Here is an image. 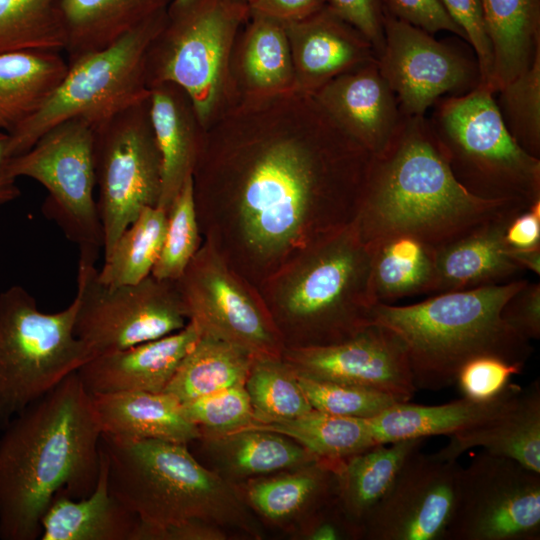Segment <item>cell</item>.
<instances>
[{
    "label": "cell",
    "mask_w": 540,
    "mask_h": 540,
    "mask_svg": "<svg viewBox=\"0 0 540 540\" xmlns=\"http://www.w3.org/2000/svg\"><path fill=\"white\" fill-rule=\"evenodd\" d=\"M102 431L77 372L17 414L0 436V539L36 540L63 493L89 495L98 479Z\"/></svg>",
    "instance_id": "obj_1"
},
{
    "label": "cell",
    "mask_w": 540,
    "mask_h": 540,
    "mask_svg": "<svg viewBox=\"0 0 540 540\" xmlns=\"http://www.w3.org/2000/svg\"><path fill=\"white\" fill-rule=\"evenodd\" d=\"M522 205L468 192L454 177L425 116H406L392 143L372 158L353 225L371 249L409 235L438 249Z\"/></svg>",
    "instance_id": "obj_2"
},
{
    "label": "cell",
    "mask_w": 540,
    "mask_h": 540,
    "mask_svg": "<svg viewBox=\"0 0 540 540\" xmlns=\"http://www.w3.org/2000/svg\"><path fill=\"white\" fill-rule=\"evenodd\" d=\"M528 280L442 292L422 302H378L372 324L402 341L418 389L439 391L456 383L470 360L491 356L524 368L533 348L502 318L505 303Z\"/></svg>",
    "instance_id": "obj_3"
},
{
    "label": "cell",
    "mask_w": 540,
    "mask_h": 540,
    "mask_svg": "<svg viewBox=\"0 0 540 540\" xmlns=\"http://www.w3.org/2000/svg\"><path fill=\"white\" fill-rule=\"evenodd\" d=\"M100 446L110 492L140 524L202 521L262 537L237 484L200 464L187 444L102 435Z\"/></svg>",
    "instance_id": "obj_4"
},
{
    "label": "cell",
    "mask_w": 540,
    "mask_h": 540,
    "mask_svg": "<svg viewBox=\"0 0 540 540\" xmlns=\"http://www.w3.org/2000/svg\"><path fill=\"white\" fill-rule=\"evenodd\" d=\"M371 260L372 249L353 222L308 246L276 294L279 314L301 340L296 347L340 343L372 324L379 301L372 289Z\"/></svg>",
    "instance_id": "obj_5"
},
{
    "label": "cell",
    "mask_w": 540,
    "mask_h": 540,
    "mask_svg": "<svg viewBox=\"0 0 540 540\" xmlns=\"http://www.w3.org/2000/svg\"><path fill=\"white\" fill-rule=\"evenodd\" d=\"M428 120L454 177L468 192L527 208L540 200V159L511 137L490 89L477 86L440 98Z\"/></svg>",
    "instance_id": "obj_6"
},
{
    "label": "cell",
    "mask_w": 540,
    "mask_h": 540,
    "mask_svg": "<svg viewBox=\"0 0 540 540\" xmlns=\"http://www.w3.org/2000/svg\"><path fill=\"white\" fill-rule=\"evenodd\" d=\"M76 311L75 298L45 313L20 285L0 293V429L92 357L74 333Z\"/></svg>",
    "instance_id": "obj_7"
},
{
    "label": "cell",
    "mask_w": 540,
    "mask_h": 540,
    "mask_svg": "<svg viewBox=\"0 0 540 540\" xmlns=\"http://www.w3.org/2000/svg\"><path fill=\"white\" fill-rule=\"evenodd\" d=\"M248 14L246 0H172L146 51L148 88L178 86L205 126L222 95L231 43Z\"/></svg>",
    "instance_id": "obj_8"
},
{
    "label": "cell",
    "mask_w": 540,
    "mask_h": 540,
    "mask_svg": "<svg viewBox=\"0 0 540 540\" xmlns=\"http://www.w3.org/2000/svg\"><path fill=\"white\" fill-rule=\"evenodd\" d=\"M165 11L148 19L111 45L68 61V70L40 110L10 136L12 156L29 150L53 126L80 118L93 129L148 98L147 48L161 29Z\"/></svg>",
    "instance_id": "obj_9"
},
{
    "label": "cell",
    "mask_w": 540,
    "mask_h": 540,
    "mask_svg": "<svg viewBox=\"0 0 540 540\" xmlns=\"http://www.w3.org/2000/svg\"><path fill=\"white\" fill-rule=\"evenodd\" d=\"M9 168L16 178L28 177L46 188L43 215L78 247L79 262L95 264L104 232L94 197L93 127L80 118L63 121L12 157Z\"/></svg>",
    "instance_id": "obj_10"
},
{
    "label": "cell",
    "mask_w": 540,
    "mask_h": 540,
    "mask_svg": "<svg viewBox=\"0 0 540 540\" xmlns=\"http://www.w3.org/2000/svg\"><path fill=\"white\" fill-rule=\"evenodd\" d=\"M75 299L74 333L92 357L166 336L189 322L176 283L152 275L108 285L95 264L79 262Z\"/></svg>",
    "instance_id": "obj_11"
},
{
    "label": "cell",
    "mask_w": 540,
    "mask_h": 540,
    "mask_svg": "<svg viewBox=\"0 0 540 540\" xmlns=\"http://www.w3.org/2000/svg\"><path fill=\"white\" fill-rule=\"evenodd\" d=\"M97 208L104 255L161 193V158L151 127L149 96L94 129Z\"/></svg>",
    "instance_id": "obj_12"
},
{
    "label": "cell",
    "mask_w": 540,
    "mask_h": 540,
    "mask_svg": "<svg viewBox=\"0 0 540 540\" xmlns=\"http://www.w3.org/2000/svg\"><path fill=\"white\" fill-rule=\"evenodd\" d=\"M540 473L487 451L462 467L443 540H539Z\"/></svg>",
    "instance_id": "obj_13"
},
{
    "label": "cell",
    "mask_w": 540,
    "mask_h": 540,
    "mask_svg": "<svg viewBox=\"0 0 540 540\" xmlns=\"http://www.w3.org/2000/svg\"><path fill=\"white\" fill-rule=\"evenodd\" d=\"M175 283L188 321L200 335L226 341L254 358H282L277 325L212 245L197 251Z\"/></svg>",
    "instance_id": "obj_14"
},
{
    "label": "cell",
    "mask_w": 540,
    "mask_h": 540,
    "mask_svg": "<svg viewBox=\"0 0 540 540\" xmlns=\"http://www.w3.org/2000/svg\"><path fill=\"white\" fill-rule=\"evenodd\" d=\"M383 26L385 42L378 65L404 116H425L443 96L463 95L478 86L477 61L454 46L389 12Z\"/></svg>",
    "instance_id": "obj_15"
},
{
    "label": "cell",
    "mask_w": 540,
    "mask_h": 540,
    "mask_svg": "<svg viewBox=\"0 0 540 540\" xmlns=\"http://www.w3.org/2000/svg\"><path fill=\"white\" fill-rule=\"evenodd\" d=\"M462 466L413 452L364 524L363 539L443 540Z\"/></svg>",
    "instance_id": "obj_16"
},
{
    "label": "cell",
    "mask_w": 540,
    "mask_h": 540,
    "mask_svg": "<svg viewBox=\"0 0 540 540\" xmlns=\"http://www.w3.org/2000/svg\"><path fill=\"white\" fill-rule=\"evenodd\" d=\"M282 359L304 376L377 390L399 402L417 391L402 341L378 324L340 343L287 348Z\"/></svg>",
    "instance_id": "obj_17"
},
{
    "label": "cell",
    "mask_w": 540,
    "mask_h": 540,
    "mask_svg": "<svg viewBox=\"0 0 540 540\" xmlns=\"http://www.w3.org/2000/svg\"><path fill=\"white\" fill-rule=\"evenodd\" d=\"M314 94L336 124L373 156L388 148L406 117L377 59L336 76Z\"/></svg>",
    "instance_id": "obj_18"
},
{
    "label": "cell",
    "mask_w": 540,
    "mask_h": 540,
    "mask_svg": "<svg viewBox=\"0 0 540 540\" xmlns=\"http://www.w3.org/2000/svg\"><path fill=\"white\" fill-rule=\"evenodd\" d=\"M200 333L192 322L179 331L95 355L76 372L90 395L164 392Z\"/></svg>",
    "instance_id": "obj_19"
},
{
    "label": "cell",
    "mask_w": 540,
    "mask_h": 540,
    "mask_svg": "<svg viewBox=\"0 0 540 540\" xmlns=\"http://www.w3.org/2000/svg\"><path fill=\"white\" fill-rule=\"evenodd\" d=\"M284 24L298 88L314 92L336 76L377 59L372 44L326 6Z\"/></svg>",
    "instance_id": "obj_20"
},
{
    "label": "cell",
    "mask_w": 540,
    "mask_h": 540,
    "mask_svg": "<svg viewBox=\"0 0 540 540\" xmlns=\"http://www.w3.org/2000/svg\"><path fill=\"white\" fill-rule=\"evenodd\" d=\"M483 447L491 454L513 459L540 473V384L516 386L503 405L489 416L450 435L435 454L457 460L466 450Z\"/></svg>",
    "instance_id": "obj_21"
},
{
    "label": "cell",
    "mask_w": 540,
    "mask_h": 540,
    "mask_svg": "<svg viewBox=\"0 0 540 540\" xmlns=\"http://www.w3.org/2000/svg\"><path fill=\"white\" fill-rule=\"evenodd\" d=\"M527 209L515 208L435 250L431 292L466 290L505 283L523 269L511 258L505 231L511 219Z\"/></svg>",
    "instance_id": "obj_22"
},
{
    "label": "cell",
    "mask_w": 540,
    "mask_h": 540,
    "mask_svg": "<svg viewBox=\"0 0 540 540\" xmlns=\"http://www.w3.org/2000/svg\"><path fill=\"white\" fill-rule=\"evenodd\" d=\"M102 435L123 440L158 439L187 444L201 432L182 403L166 392L91 395Z\"/></svg>",
    "instance_id": "obj_23"
},
{
    "label": "cell",
    "mask_w": 540,
    "mask_h": 540,
    "mask_svg": "<svg viewBox=\"0 0 540 540\" xmlns=\"http://www.w3.org/2000/svg\"><path fill=\"white\" fill-rule=\"evenodd\" d=\"M198 440L214 465L213 471L235 484L321 459L284 435L254 428L201 432Z\"/></svg>",
    "instance_id": "obj_24"
},
{
    "label": "cell",
    "mask_w": 540,
    "mask_h": 540,
    "mask_svg": "<svg viewBox=\"0 0 540 540\" xmlns=\"http://www.w3.org/2000/svg\"><path fill=\"white\" fill-rule=\"evenodd\" d=\"M149 114L161 158L158 206L168 211L185 180L193 175L200 124L186 93L170 83L150 88Z\"/></svg>",
    "instance_id": "obj_25"
},
{
    "label": "cell",
    "mask_w": 540,
    "mask_h": 540,
    "mask_svg": "<svg viewBox=\"0 0 540 540\" xmlns=\"http://www.w3.org/2000/svg\"><path fill=\"white\" fill-rule=\"evenodd\" d=\"M341 460L318 459L308 465L238 483L251 509L281 524L312 515L335 497V473Z\"/></svg>",
    "instance_id": "obj_26"
},
{
    "label": "cell",
    "mask_w": 540,
    "mask_h": 540,
    "mask_svg": "<svg viewBox=\"0 0 540 540\" xmlns=\"http://www.w3.org/2000/svg\"><path fill=\"white\" fill-rule=\"evenodd\" d=\"M137 523V517L109 490L100 446V469L93 491L79 499L59 493L42 518L40 539L132 540Z\"/></svg>",
    "instance_id": "obj_27"
},
{
    "label": "cell",
    "mask_w": 540,
    "mask_h": 540,
    "mask_svg": "<svg viewBox=\"0 0 540 540\" xmlns=\"http://www.w3.org/2000/svg\"><path fill=\"white\" fill-rule=\"evenodd\" d=\"M423 438L377 444L342 459L335 473V499L346 516L363 530L390 489L405 460L421 449Z\"/></svg>",
    "instance_id": "obj_28"
},
{
    "label": "cell",
    "mask_w": 540,
    "mask_h": 540,
    "mask_svg": "<svg viewBox=\"0 0 540 540\" xmlns=\"http://www.w3.org/2000/svg\"><path fill=\"white\" fill-rule=\"evenodd\" d=\"M67 70L68 62L59 51L0 54V129L9 134L36 114Z\"/></svg>",
    "instance_id": "obj_29"
},
{
    "label": "cell",
    "mask_w": 540,
    "mask_h": 540,
    "mask_svg": "<svg viewBox=\"0 0 540 540\" xmlns=\"http://www.w3.org/2000/svg\"><path fill=\"white\" fill-rule=\"evenodd\" d=\"M172 0H61L60 12L72 60L117 41L165 11ZM68 60V61H69Z\"/></svg>",
    "instance_id": "obj_30"
},
{
    "label": "cell",
    "mask_w": 540,
    "mask_h": 540,
    "mask_svg": "<svg viewBox=\"0 0 540 540\" xmlns=\"http://www.w3.org/2000/svg\"><path fill=\"white\" fill-rule=\"evenodd\" d=\"M510 383L497 397L477 401L461 399L441 405L397 402L381 414L365 419L377 444L434 435H451L499 409L515 390Z\"/></svg>",
    "instance_id": "obj_31"
},
{
    "label": "cell",
    "mask_w": 540,
    "mask_h": 540,
    "mask_svg": "<svg viewBox=\"0 0 540 540\" xmlns=\"http://www.w3.org/2000/svg\"><path fill=\"white\" fill-rule=\"evenodd\" d=\"M493 51L494 94L526 71L540 52L539 0H481Z\"/></svg>",
    "instance_id": "obj_32"
},
{
    "label": "cell",
    "mask_w": 540,
    "mask_h": 540,
    "mask_svg": "<svg viewBox=\"0 0 540 540\" xmlns=\"http://www.w3.org/2000/svg\"><path fill=\"white\" fill-rule=\"evenodd\" d=\"M254 357L226 341L200 335L164 392L181 403L234 386H244Z\"/></svg>",
    "instance_id": "obj_33"
},
{
    "label": "cell",
    "mask_w": 540,
    "mask_h": 540,
    "mask_svg": "<svg viewBox=\"0 0 540 540\" xmlns=\"http://www.w3.org/2000/svg\"><path fill=\"white\" fill-rule=\"evenodd\" d=\"M435 250L409 235L391 237L372 248L371 283L379 302L430 293Z\"/></svg>",
    "instance_id": "obj_34"
},
{
    "label": "cell",
    "mask_w": 540,
    "mask_h": 540,
    "mask_svg": "<svg viewBox=\"0 0 540 540\" xmlns=\"http://www.w3.org/2000/svg\"><path fill=\"white\" fill-rule=\"evenodd\" d=\"M242 428L284 435L317 457L329 460H342L377 445L365 419L336 416L314 409L293 419L252 422Z\"/></svg>",
    "instance_id": "obj_35"
},
{
    "label": "cell",
    "mask_w": 540,
    "mask_h": 540,
    "mask_svg": "<svg viewBox=\"0 0 540 540\" xmlns=\"http://www.w3.org/2000/svg\"><path fill=\"white\" fill-rule=\"evenodd\" d=\"M166 226V210L158 205L144 208L104 255L100 280L117 286L135 284L151 275Z\"/></svg>",
    "instance_id": "obj_36"
},
{
    "label": "cell",
    "mask_w": 540,
    "mask_h": 540,
    "mask_svg": "<svg viewBox=\"0 0 540 540\" xmlns=\"http://www.w3.org/2000/svg\"><path fill=\"white\" fill-rule=\"evenodd\" d=\"M252 16L241 60L246 83L262 95L294 87V66L285 24L262 15Z\"/></svg>",
    "instance_id": "obj_37"
},
{
    "label": "cell",
    "mask_w": 540,
    "mask_h": 540,
    "mask_svg": "<svg viewBox=\"0 0 540 540\" xmlns=\"http://www.w3.org/2000/svg\"><path fill=\"white\" fill-rule=\"evenodd\" d=\"M61 0H0V54L65 50Z\"/></svg>",
    "instance_id": "obj_38"
},
{
    "label": "cell",
    "mask_w": 540,
    "mask_h": 540,
    "mask_svg": "<svg viewBox=\"0 0 540 540\" xmlns=\"http://www.w3.org/2000/svg\"><path fill=\"white\" fill-rule=\"evenodd\" d=\"M244 387L253 422L289 420L313 410L293 369L282 358H255Z\"/></svg>",
    "instance_id": "obj_39"
},
{
    "label": "cell",
    "mask_w": 540,
    "mask_h": 540,
    "mask_svg": "<svg viewBox=\"0 0 540 540\" xmlns=\"http://www.w3.org/2000/svg\"><path fill=\"white\" fill-rule=\"evenodd\" d=\"M199 250V227L193 175L182 185L167 211L163 244L151 275L176 282Z\"/></svg>",
    "instance_id": "obj_40"
},
{
    "label": "cell",
    "mask_w": 540,
    "mask_h": 540,
    "mask_svg": "<svg viewBox=\"0 0 540 540\" xmlns=\"http://www.w3.org/2000/svg\"><path fill=\"white\" fill-rule=\"evenodd\" d=\"M496 94L498 110L511 137L525 152L540 159V52L530 68Z\"/></svg>",
    "instance_id": "obj_41"
},
{
    "label": "cell",
    "mask_w": 540,
    "mask_h": 540,
    "mask_svg": "<svg viewBox=\"0 0 540 540\" xmlns=\"http://www.w3.org/2000/svg\"><path fill=\"white\" fill-rule=\"evenodd\" d=\"M294 374L312 408L323 413L370 419L399 402L377 390Z\"/></svg>",
    "instance_id": "obj_42"
},
{
    "label": "cell",
    "mask_w": 540,
    "mask_h": 540,
    "mask_svg": "<svg viewBox=\"0 0 540 540\" xmlns=\"http://www.w3.org/2000/svg\"><path fill=\"white\" fill-rule=\"evenodd\" d=\"M187 418L203 433H225L254 420L244 386H234L182 403Z\"/></svg>",
    "instance_id": "obj_43"
},
{
    "label": "cell",
    "mask_w": 540,
    "mask_h": 540,
    "mask_svg": "<svg viewBox=\"0 0 540 540\" xmlns=\"http://www.w3.org/2000/svg\"><path fill=\"white\" fill-rule=\"evenodd\" d=\"M452 21L463 31L476 55L478 86L493 93V51L484 19L481 0H440Z\"/></svg>",
    "instance_id": "obj_44"
},
{
    "label": "cell",
    "mask_w": 540,
    "mask_h": 540,
    "mask_svg": "<svg viewBox=\"0 0 540 540\" xmlns=\"http://www.w3.org/2000/svg\"><path fill=\"white\" fill-rule=\"evenodd\" d=\"M522 369L496 357L481 356L470 360L460 369L455 384L463 397L486 401L500 395L511 377L521 373Z\"/></svg>",
    "instance_id": "obj_45"
},
{
    "label": "cell",
    "mask_w": 540,
    "mask_h": 540,
    "mask_svg": "<svg viewBox=\"0 0 540 540\" xmlns=\"http://www.w3.org/2000/svg\"><path fill=\"white\" fill-rule=\"evenodd\" d=\"M325 2L333 14L359 31L372 44L378 58L385 42L384 14L378 0H325Z\"/></svg>",
    "instance_id": "obj_46"
},
{
    "label": "cell",
    "mask_w": 540,
    "mask_h": 540,
    "mask_svg": "<svg viewBox=\"0 0 540 540\" xmlns=\"http://www.w3.org/2000/svg\"><path fill=\"white\" fill-rule=\"evenodd\" d=\"M394 17L430 34L447 31L466 40L463 31L452 21L440 0H385Z\"/></svg>",
    "instance_id": "obj_47"
},
{
    "label": "cell",
    "mask_w": 540,
    "mask_h": 540,
    "mask_svg": "<svg viewBox=\"0 0 540 540\" xmlns=\"http://www.w3.org/2000/svg\"><path fill=\"white\" fill-rule=\"evenodd\" d=\"M504 321L520 336L540 338V284L527 282L502 308Z\"/></svg>",
    "instance_id": "obj_48"
},
{
    "label": "cell",
    "mask_w": 540,
    "mask_h": 540,
    "mask_svg": "<svg viewBox=\"0 0 540 540\" xmlns=\"http://www.w3.org/2000/svg\"><path fill=\"white\" fill-rule=\"evenodd\" d=\"M228 532L202 521H187L159 527L136 525L132 540H225Z\"/></svg>",
    "instance_id": "obj_49"
},
{
    "label": "cell",
    "mask_w": 540,
    "mask_h": 540,
    "mask_svg": "<svg viewBox=\"0 0 540 540\" xmlns=\"http://www.w3.org/2000/svg\"><path fill=\"white\" fill-rule=\"evenodd\" d=\"M325 0H248L250 13L283 23L302 20L324 7Z\"/></svg>",
    "instance_id": "obj_50"
},
{
    "label": "cell",
    "mask_w": 540,
    "mask_h": 540,
    "mask_svg": "<svg viewBox=\"0 0 540 540\" xmlns=\"http://www.w3.org/2000/svg\"><path fill=\"white\" fill-rule=\"evenodd\" d=\"M505 240L512 248L540 247V200L511 219L505 231Z\"/></svg>",
    "instance_id": "obj_51"
},
{
    "label": "cell",
    "mask_w": 540,
    "mask_h": 540,
    "mask_svg": "<svg viewBox=\"0 0 540 540\" xmlns=\"http://www.w3.org/2000/svg\"><path fill=\"white\" fill-rule=\"evenodd\" d=\"M10 152V136L0 132V207L16 200L21 191L16 183V177L10 171L12 159Z\"/></svg>",
    "instance_id": "obj_52"
},
{
    "label": "cell",
    "mask_w": 540,
    "mask_h": 540,
    "mask_svg": "<svg viewBox=\"0 0 540 540\" xmlns=\"http://www.w3.org/2000/svg\"><path fill=\"white\" fill-rule=\"evenodd\" d=\"M511 258L523 269L540 274V247L518 249L510 247Z\"/></svg>",
    "instance_id": "obj_53"
},
{
    "label": "cell",
    "mask_w": 540,
    "mask_h": 540,
    "mask_svg": "<svg viewBox=\"0 0 540 540\" xmlns=\"http://www.w3.org/2000/svg\"><path fill=\"white\" fill-rule=\"evenodd\" d=\"M248 2V0H246Z\"/></svg>",
    "instance_id": "obj_54"
}]
</instances>
